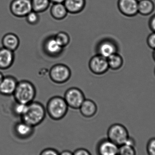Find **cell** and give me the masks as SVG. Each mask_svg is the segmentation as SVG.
<instances>
[{
    "instance_id": "obj_1",
    "label": "cell",
    "mask_w": 155,
    "mask_h": 155,
    "mask_svg": "<svg viewBox=\"0 0 155 155\" xmlns=\"http://www.w3.org/2000/svg\"><path fill=\"white\" fill-rule=\"evenodd\" d=\"M46 114V108L41 103L33 101L28 104L27 110L21 119L26 124L35 127L43 122Z\"/></svg>"
},
{
    "instance_id": "obj_2",
    "label": "cell",
    "mask_w": 155,
    "mask_h": 155,
    "mask_svg": "<svg viewBox=\"0 0 155 155\" xmlns=\"http://www.w3.org/2000/svg\"><path fill=\"white\" fill-rule=\"evenodd\" d=\"M36 94L34 85L28 80L18 81L13 96L15 102L28 104L34 101Z\"/></svg>"
},
{
    "instance_id": "obj_3",
    "label": "cell",
    "mask_w": 155,
    "mask_h": 155,
    "mask_svg": "<svg viewBox=\"0 0 155 155\" xmlns=\"http://www.w3.org/2000/svg\"><path fill=\"white\" fill-rule=\"evenodd\" d=\"M68 105L64 97L59 96L49 99L46 105V111L51 119L55 121L61 120L67 114Z\"/></svg>"
},
{
    "instance_id": "obj_4",
    "label": "cell",
    "mask_w": 155,
    "mask_h": 155,
    "mask_svg": "<svg viewBox=\"0 0 155 155\" xmlns=\"http://www.w3.org/2000/svg\"><path fill=\"white\" fill-rule=\"evenodd\" d=\"M107 134V139L119 147L124 144L130 137L127 128L120 124L111 125L108 128Z\"/></svg>"
},
{
    "instance_id": "obj_5",
    "label": "cell",
    "mask_w": 155,
    "mask_h": 155,
    "mask_svg": "<svg viewBox=\"0 0 155 155\" xmlns=\"http://www.w3.org/2000/svg\"><path fill=\"white\" fill-rule=\"evenodd\" d=\"M71 71L65 64H58L53 66L50 69L49 76L51 80L58 84L67 82L71 78Z\"/></svg>"
},
{
    "instance_id": "obj_6",
    "label": "cell",
    "mask_w": 155,
    "mask_h": 155,
    "mask_svg": "<svg viewBox=\"0 0 155 155\" xmlns=\"http://www.w3.org/2000/svg\"><path fill=\"white\" fill-rule=\"evenodd\" d=\"M64 98L68 107L74 109H79L85 99L82 90L76 87H71L66 90Z\"/></svg>"
},
{
    "instance_id": "obj_7",
    "label": "cell",
    "mask_w": 155,
    "mask_h": 155,
    "mask_svg": "<svg viewBox=\"0 0 155 155\" xmlns=\"http://www.w3.org/2000/svg\"><path fill=\"white\" fill-rule=\"evenodd\" d=\"M11 12L15 17H25L32 11L31 0H12L10 5Z\"/></svg>"
},
{
    "instance_id": "obj_8",
    "label": "cell",
    "mask_w": 155,
    "mask_h": 155,
    "mask_svg": "<svg viewBox=\"0 0 155 155\" xmlns=\"http://www.w3.org/2000/svg\"><path fill=\"white\" fill-rule=\"evenodd\" d=\"M88 65L90 71L96 75L104 74L109 69L107 59L98 54L90 59Z\"/></svg>"
},
{
    "instance_id": "obj_9",
    "label": "cell",
    "mask_w": 155,
    "mask_h": 155,
    "mask_svg": "<svg viewBox=\"0 0 155 155\" xmlns=\"http://www.w3.org/2000/svg\"><path fill=\"white\" fill-rule=\"evenodd\" d=\"M139 0H118L117 7L122 14L128 17H134L138 13Z\"/></svg>"
},
{
    "instance_id": "obj_10",
    "label": "cell",
    "mask_w": 155,
    "mask_h": 155,
    "mask_svg": "<svg viewBox=\"0 0 155 155\" xmlns=\"http://www.w3.org/2000/svg\"><path fill=\"white\" fill-rule=\"evenodd\" d=\"M118 47L115 42L109 39H105L99 42L97 47V54L107 59L117 53Z\"/></svg>"
},
{
    "instance_id": "obj_11",
    "label": "cell",
    "mask_w": 155,
    "mask_h": 155,
    "mask_svg": "<svg viewBox=\"0 0 155 155\" xmlns=\"http://www.w3.org/2000/svg\"><path fill=\"white\" fill-rule=\"evenodd\" d=\"M119 147L109 139L103 138L97 143L96 152L98 155H118Z\"/></svg>"
},
{
    "instance_id": "obj_12",
    "label": "cell",
    "mask_w": 155,
    "mask_h": 155,
    "mask_svg": "<svg viewBox=\"0 0 155 155\" xmlns=\"http://www.w3.org/2000/svg\"><path fill=\"white\" fill-rule=\"evenodd\" d=\"M43 48L45 53L51 57H57L62 54L63 47L59 44L54 36H50L45 41Z\"/></svg>"
},
{
    "instance_id": "obj_13",
    "label": "cell",
    "mask_w": 155,
    "mask_h": 155,
    "mask_svg": "<svg viewBox=\"0 0 155 155\" xmlns=\"http://www.w3.org/2000/svg\"><path fill=\"white\" fill-rule=\"evenodd\" d=\"M18 82L17 79L14 76L11 75L5 76L0 84V94L4 96L13 95Z\"/></svg>"
},
{
    "instance_id": "obj_14",
    "label": "cell",
    "mask_w": 155,
    "mask_h": 155,
    "mask_svg": "<svg viewBox=\"0 0 155 155\" xmlns=\"http://www.w3.org/2000/svg\"><path fill=\"white\" fill-rule=\"evenodd\" d=\"M35 127L30 125L23 121H21L15 124L14 132L17 137L22 139L30 138L33 134Z\"/></svg>"
},
{
    "instance_id": "obj_15",
    "label": "cell",
    "mask_w": 155,
    "mask_h": 155,
    "mask_svg": "<svg viewBox=\"0 0 155 155\" xmlns=\"http://www.w3.org/2000/svg\"><path fill=\"white\" fill-rule=\"evenodd\" d=\"M15 58L14 52L3 47L0 48V70H6L11 68Z\"/></svg>"
},
{
    "instance_id": "obj_16",
    "label": "cell",
    "mask_w": 155,
    "mask_h": 155,
    "mask_svg": "<svg viewBox=\"0 0 155 155\" xmlns=\"http://www.w3.org/2000/svg\"><path fill=\"white\" fill-rule=\"evenodd\" d=\"M3 47L12 51H15L20 45V39L15 34L8 33L4 35L2 40Z\"/></svg>"
},
{
    "instance_id": "obj_17",
    "label": "cell",
    "mask_w": 155,
    "mask_h": 155,
    "mask_svg": "<svg viewBox=\"0 0 155 155\" xmlns=\"http://www.w3.org/2000/svg\"><path fill=\"white\" fill-rule=\"evenodd\" d=\"M78 109L83 117L86 118H91L96 114L97 106L93 100L85 99Z\"/></svg>"
},
{
    "instance_id": "obj_18",
    "label": "cell",
    "mask_w": 155,
    "mask_h": 155,
    "mask_svg": "<svg viewBox=\"0 0 155 155\" xmlns=\"http://www.w3.org/2000/svg\"><path fill=\"white\" fill-rule=\"evenodd\" d=\"M63 3L69 13L77 14L84 10L86 1V0H65Z\"/></svg>"
},
{
    "instance_id": "obj_19",
    "label": "cell",
    "mask_w": 155,
    "mask_h": 155,
    "mask_svg": "<svg viewBox=\"0 0 155 155\" xmlns=\"http://www.w3.org/2000/svg\"><path fill=\"white\" fill-rule=\"evenodd\" d=\"M50 13L54 19L61 21L66 18L69 13L63 3H58L53 4Z\"/></svg>"
},
{
    "instance_id": "obj_20",
    "label": "cell",
    "mask_w": 155,
    "mask_h": 155,
    "mask_svg": "<svg viewBox=\"0 0 155 155\" xmlns=\"http://www.w3.org/2000/svg\"><path fill=\"white\" fill-rule=\"evenodd\" d=\"M155 9V4L153 0H139L138 13L143 16L152 14Z\"/></svg>"
},
{
    "instance_id": "obj_21",
    "label": "cell",
    "mask_w": 155,
    "mask_h": 155,
    "mask_svg": "<svg viewBox=\"0 0 155 155\" xmlns=\"http://www.w3.org/2000/svg\"><path fill=\"white\" fill-rule=\"evenodd\" d=\"M109 69L114 71L119 70L124 64V60L117 53L112 54L107 58Z\"/></svg>"
},
{
    "instance_id": "obj_22",
    "label": "cell",
    "mask_w": 155,
    "mask_h": 155,
    "mask_svg": "<svg viewBox=\"0 0 155 155\" xmlns=\"http://www.w3.org/2000/svg\"><path fill=\"white\" fill-rule=\"evenodd\" d=\"M32 11L36 12H43L50 7L51 2L50 0H31Z\"/></svg>"
},
{
    "instance_id": "obj_23",
    "label": "cell",
    "mask_w": 155,
    "mask_h": 155,
    "mask_svg": "<svg viewBox=\"0 0 155 155\" xmlns=\"http://www.w3.org/2000/svg\"><path fill=\"white\" fill-rule=\"evenodd\" d=\"M54 36L57 42L64 48L69 44L71 41L70 35L65 32H59Z\"/></svg>"
},
{
    "instance_id": "obj_24",
    "label": "cell",
    "mask_w": 155,
    "mask_h": 155,
    "mask_svg": "<svg viewBox=\"0 0 155 155\" xmlns=\"http://www.w3.org/2000/svg\"><path fill=\"white\" fill-rule=\"evenodd\" d=\"M28 107V104L15 102V104L12 107L13 114L16 116L21 117L26 112Z\"/></svg>"
},
{
    "instance_id": "obj_25",
    "label": "cell",
    "mask_w": 155,
    "mask_h": 155,
    "mask_svg": "<svg viewBox=\"0 0 155 155\" xmlns=\"http://www.w3.org/2000/svg\"><path fill=\"white\" fill-rule=\"evenodd\" d=\"M118 155H137L135 147L129 145H123L119 147Z\"/></svg>"
},
{
    "instance_id": "obj_26",
    "label": "cell",
    "mask_w": 155,
    "mask_h": 155,
    "mask_svg": "<svg viewBox=\"0 0 155 155\" xmlns=\"http://www.w3.org/2000/svg\"><path fill=\"white\" fill-rule=\"evenodd\" d=\"M25 20L29 24L31 25H35L39 23L40 21V16L39 13L32 11L25 16Z\"/></svg>"
},
{
    "instance_id": "obj_27",
    "label": "cell",
    "mask_w": 155,
    "mask_h": 155,
    "mask_svg": "<svg viewBox=\"0 0 155 155\" xmlns=\"http://www.w3.org/2000/svg\"><path fill=\"white\" fill-rule=\"evenodd\" d=\"M146 151L148 155H155V137L151 138L147 142Z\"/></svg>"
},
{
    "instance_id": "obj_28",
    "label": "cell",
    "mask_w": 155,
    "mask_h": 155,
    "mask_svg": "<svg viewBox=\"0 0 155 155\" xmlns=\"http://www.w3.org/2000/svg\"><path fill=\"white\" fill-rule=\"evenodd\" d=\"M39 155H60V153L54 148L48 147L42 150Z\"/></svg>"
},
{
    "instance_id": "obj_29",
    "label": "cell",
    "mask_w": 155,
    "mask_h": 155,
    "mask_svg": "<svg viewBox=\"0 0 155 155\" xmlns=\"http://www.w3.org/2000/svg\"><path fill=\"white\" fill-rule=\"evenodd\" d=\"M148 46L153 50H155V32H153L148 35L147 38Z\"/></svg>"
},
{
    "instance_id": "obj_30",
    "label": "cell",
    "mask_w": 155,
    "mask_h": 155,
    "mask_svg": "<svg viewBox=\"0 0 155 155\" xmlns=\"http://www.w3.org/2000/svg\"><path fill=\"white\" fill-rule=\"evenodd\" d=\"M74 155H92L87 149L84 148H79L73 152Z\"/></svg>"
},
{
    "instance_id": "obj_31",
    "label": "cell",
    "mask_w": 155,
    "mask_h": 155,
    "mask_svg": "<svg viewBox=\"0 0 155 155\" xmlns=\"http://www.w3.org/2000/svg\"><path fill=\"white\" fill-rule=\"evenodd\" d=\"M149 28L153 32H155V14L150 17L148 22Z\"/></svg>"
},
{
    "instance_id": "obj_32",
    "label": "cell",
    "mask_w": 155,
    "mask_h": 155,
    "mask_svg": "<svg viewBox=\"0 0 155 155\" xmlns=\"http://www.w3.org/2000/svg\"><path fill=\"white\" fill-rule=\"evenodd\" d=\"M60 155H74L73 152H72L70 150H64L60 153Z\"/></svg>"
},
{
    "instance_id": "obj_33",
    "label": "cell",
    "mask_w": 155,
    "mask_h": 155,
    "mask_svg": "<svg viewBox=\"0 0 155 155\" xmlns=\"http://www.w3.org/2000/svg\"><path fill=\"white\" fill-rule=\"evenodd\" d=\"M52 3H64L65 0H50Z\"/></svg>"
},
{
    "instance_id": "obj_34",
    "label": "cell",
    "mask_w": 155,
    "mask_h": 155,
    "mask_svg": "<svg viewBox=\"0 0 155 155\" xmlns=\"http://www.w3.org/2000/svg\"><path fill=\"white\" fill-rule=\"evenodd\" d=\"M4 77L5 76L3 75V74L1 72H0V84H1V82L2 81Z\"/></svg>"
},
{
    "instance_id": "obj_35",
    "label": "cell",
    "mask_w": 155,
    "mask_h": 155,
    "mask_svg": "<svg viewBox=\"0 0 155 155\" xmlns=\"http://www.w3.org/2000/svg\"><path fill=\"white\" fill-rule=\"evenodd\" d=\"M153 58L155 61V50H154L153 52Z\"/></svg>"
},
{
    "instance_id": "obj_36",
    "label": "cell",
    "mask_w": 155,
    "mask_h": 155,
    "mask_svg": "<svg viewBox=\"0 0 155 155\" xmlns=\"http://www.w3.org/2000/svg\"></svg>"
}]
</instances>
